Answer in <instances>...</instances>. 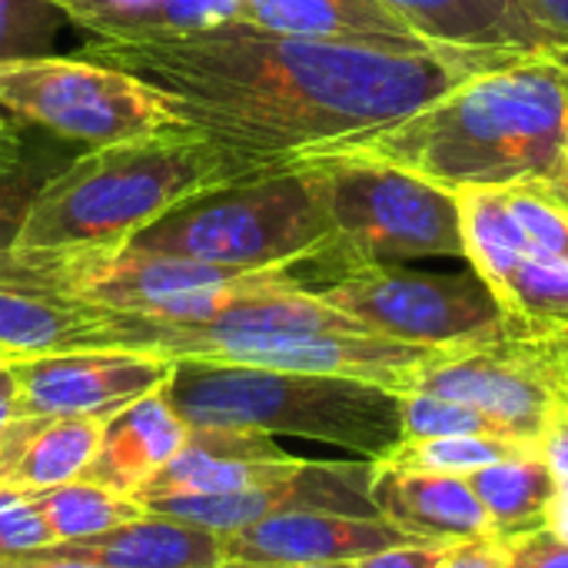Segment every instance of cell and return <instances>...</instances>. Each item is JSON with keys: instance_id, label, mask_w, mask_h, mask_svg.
Returning a JSON list of instances; mask_svg holds the SVG:
<instances>
[{"instance_id": "836d02e7", "label": "cell", "mask_w": 568, "mask_h": 568, "mask_svg": "<svg viewBox=\"0 0 568 568\" xmlns=\"http://www.w3.org/2000/svg\"><path fill=\"white\" fill-rule=\"evenodd\" d=\"M542 459L556 476V486H568V393L566 399L559 403V409L549 416L542 439H539Z\"/></svg>"}, {"instance_id": "8fae6325", "label": "cell", "mask_w": 568, "mask_h": 568, "mask_svg": "<svg viewBox=\"0 0 568 568\" xmlns=\"http://www.w3.org/2000/svg\"><path fill=\"white\" fill-rule=\"evenodd\" d=\"M283 273L293 270L246 273V270L166 256V253L123 250L120 256L97 263L90 273H83L70 296L110 313L196 326V323H210L233 300L280 280Z\"/></svg>"}, {"instance_id": "d6a6232c", "label": "cell", "mask_w": 568, "mask_h": 568, "mask_svg": "<svg viewBox=\"0 0 568 568\" xmlns=\"http://www.w3.org/2000/svg\"><path fill=\"white\" fill-rule=\"evenodd\" d=\"M439 568H506V539L486 536V539L453 542Z\"/></svg>"}, {"instance_id": "7c38bea8", "label": "cell", "mask_w": 568, "mask_h": 568, "mask_svg": "<svg viewBox=\"0 0 568 568\" xmlns=\"http://www.w3.org/2000/svg\"><path fill=\"white\" fill-rule=\"evenodd\" d=\"M173 366V359L140 349H73L13 359V376L23 416L110 419L163 389Z\"/></svg>"}, {"instance_id": "8d00e7d4", "label": "cell", "mask_w": 568, "mask_h": 568, "mask_svg": "<svg viewBox=\"0 0 568 568\" xmlns=\"http://www.w3.org/2000/svg\"><path fill=\"white\" fill-rule=\"evenodd\" d=\"M542 23L559 37V43L568 50V0H532Z\"/></svg>"}, {"instance_id": "4dcf8cb0", "label": "cell", "mask_w": 568, "mask_h": 568, "mask_svg": "<svg viewBox=\"0 0 568 568\" xmlns=\"http://www.w3.org/2000/svg\"><path fill=\"white\" fill-rule=\"evenodd\" d=\"M506 539V568H568V542H562L549 526L503 536Z\"/></svg>"}, {"instance_id": "d6986e66", "label": "cell", "mask_w": 568, "mask_h": 568, "mask_svg": "<svg viewBox=\"0 0 568 568\" xmlns=\"http://www.w3.org/2000/svg\"><path fill=\"white\" fill-rule=\"evenodd\" d=\"M186 436L190 426L170 406L166 393L156 389L106 419L97 456L80 479L136 496L180 453Z\"/></svg>"}, {"instance_id": "277c9868", "label": "cell", "mask_w": 568, "mask_h": 568, "mask_svg": "<svg viewBox=\"0 0 568 568\" xmlns=\"http://www.w3.org/2000/svg\"><path fill=\"white\" fill-rule=\"evenodd\" d=\"M163 393L186 426L300 436L369 463L399 443V393L359 379L180 359Z\"/></svg>"}, {"instance_id": "ab89813d", "label": "cell", "mask_w": 568, "mask_h": 568, "mask_svg": "<svg viewBox=\"0 0 568 568\" xmlns=\"http://www.w3.org/2000/svg\"><path fill=\"white\" fill-rule=\"evenodd\" d=\"M549 193H552V196H556V200H559V203L568 210V170H566V180H562L559 186H552Z\"/></svg>"}, {"instance_id": "4316f807", "label": "cell", "mask_w": 568, "mask_h": 568, "mask_svg": "<svg viewBox=\"0 0 568 568\" xmlns=\"http://www.w3.org/2000/svg\"><path fill=\"white\" fill-rule=\"evenodd\" d=\"M516 453H542V449L516 446L503 439H483V436H426V439H399L373 463L403 473H426V476H469Z\"/></svg>"}, {"instance_id": "30bf717a", "label": "cell", "mask_w": 568, "mask_h": 568, "mask_svg": "<svg viewBox=\"0 0 568 568\" xmlns=\"http://www.w3.org/2000/svg\"><path fill=\"white\" fill-rule=\"evenodd\" d=\"M409 393L466 403L499 423L513 439L539 449L549 416L568 393V349L519 336L459 346L429 363Z\"/></svg>"}, {"instance_id": "8992f818", "label": "cell", "mask_w": 568, "mask_h": 568, "mask_svg": "<svg viewBox=\"0 0 568 568\" xmlns=\"http://www.w3.org/2000/svg\"><path fill=\"white\" fill-rule=\"evenodd\" d=\"M469 270L496 296L509 333L568 349V210L542 186L459 190Z\"/></svg>"}, {"instance_id": "52a82bcc", "label": "cell", "mask_w": 568, "mask_h": 568, "mask_svg": "<svg viewBox=\"0 0 568 568\" xmlns=\"http://www.w3.org/2000/svg\"><path fill=\"white\" fill-rule=\"evenodd\" d=\"M296 166L316 173L333 223L326 253L306 263L326 280L356 266H399L426 256L466 260L453 190L356 156H316Z\"/></svg>"}, {"instance_id": "e0dca14e", "label": "cell", "mask_w": 568, "mask_h": 568, "mask_svg": "<svg viewBox=\"0 0 568 568\" xmlns=\"http://www.w3.org/2000/svg\"><path fill=\"white\" fill-rule=\"evenodd\" d=\"M369 499L386 523L419 542L453 546L496 536L466 476H426L369 463Z\"/></svg>"}, {"instance_id": "4fadbf2b", "label": "cell", "mask_w": 568, "mask_h": 568, "mask_svg": "<svg viewBox=\"0 0 568 568\" xmlns=\"http://www.w3.org/2000/svg\"><path fill=\"white\" fill-rule=\"evenodd\" d=\"M146 513L190 523L220 536L246 529L260 519L323 509L349 516H379L369 499V463H310L286 479L233 493V496H170L143 503Z\"/></svg>"}, {"instance_id": "d4e9b609", "label": "cell", "mask_w": 568, "mask_h": 568, "mask_svg": "<svg viewBox=\"0 0 568 568\" xmlns=\"http://www.w3.org/2000/svg\"><path fill=\"white\" fill-rule=\"evenodd\" d=\"M33 503L43 513L57 542L90 539V536H100L106 529H116L123 523L146 516V506L140 499L110 493L87 479H73V483L33 493Z\"/></svg>"}, {"instance_id": "9a60e30c", "label": "cell", "mask_w": 568, "mask_h": 568, "mask_svg": "<svg viewBox=\"0 0 568 568\" xmlns=\"http://www.w3.org/2000/svg\"><path fill=\"white\" fill-rule=\"evenodd\" d=\"M306 459L290 456L266 433L190 426L180 453L133 496L140 503L170 496H233L303 469Z\"/></svg>"}, {"instance_id": "44dd1931", "label": "cell", "mask_w": 568, "mask_h": 568, "mask_svg": "<svg viewBox=\"0 0 568 568\" xmlns=\"http://www.w3.org/2000/svg\"><path fill=\"white\" fill-rule=\"evenodd\" d=\"M106 419L20 416L0 439V486L27 496L73 483L93 463Z\"/></svg>"}, {"instance_id": "e575fe53", "label": "cell", "mask_w": 568, "mask_h": 568, "mask_svg": "<svg viewBox=\"0 0 568 568\" xmlns=\"http://www.w3.org/2000/svg\"><path fill=\"white\" fill-rule=\"evenodd\" d=\"M20 389L13 376V359H0V439L13 419H20Z\"/></svg>"}, {"instance_id": "5bb4252c", "label": "cell", "mask_w": 568, "mask_h": 568, "mask_svg": "<svg viewBox=\"0 0 568 568\" xmlns=\"http://www.w3.org/2000/svg\"><path fill=\"white\" fill-rule=\"evenodd\" d=\"M230 562L256 566H336L359 562L393 546L419 542L386 523L383 516H349V513H283L260 519L246 529L223 536Z\"/></svg>"}, {"instance_id": "cb8c5ba5", "label": "cell", "mask_w": 568, "mask_h": 568, "mask_svg": "<svg viewBox=\"0 0 568 568\" xmlns=\"http://www.w3.org/2000/svg\"><path fill=\"white\" fill-rule=\"evenodd\" d=\"M87 37H136L196 30L236 20L240 0H57Z\"/></svg>"}, {"instance_id": "f1b7e54d", "label": "cell", "mask_w": 568, "mask_h": 568, "mask_svg": "<svg viewBox=\"0 0 568 568\" xmlns=\"http://www.w3.org/2000/svg\"><path fill=\"white\" fill-rule=\"evenodd\" d=\"M70 27L57 0H0V63L43 57Z\"/></svg>"}, {"instance_id": "ffe728a7", "label": "cell", "mask_w": 568, "mask_h": 568, "mask_svg": "<svg viewBox=\"0 0 568 568\" xmlns=\"http://www.w3.org/2000/svg\"><path fill=\"white\" fill-rule=\"evenodd\" d=\"M30 556L80 559L106 568H220L226 562V542L220 532L146 513L100 536L57 542Z\"/></svg>"}, {"instance_id": "ba28073f", "label": "cell", "mask_w": 568, "mask_h": 568, "mask_svg": "<svg viewBox=\"0 0 568 568\" xmlns=\"http://www.w3.org/2000/svg\"><path fill=\"white\" fill-rule=\"evenodd\" d=\"M0 106L90 150L186 130L160 90L87 57L3 60Z\"/></svg>"}, {"instance_id": "484cf974", "label": "cell", "mask_w": 568, "mask_h": 568, "mask_svg": "<svg viewBox=\"0 0 568 568\" xmlns=\"http://www.w3.org/2000/svg\"><path fill=\"white\" fill-rule=\"evenodd\" d=\"M57 156H23L0 173V286H20V290H40L53 293L50 283L17 260V236L23 230V220L30 213V203L37 200L40 186L57 173Z\"/></svg>"}, {"instance_id": "d590c367", "label": "cell", "mask_w": 568, "mask_h": 568, "mask_svg": "<svg viewBox=\"0 0 568 568\" xmlns=\"http://www.w3.org/2000/svg\"><path fill=\"white\" fill-rule=\"evenodd\" d=\"M23 150H27V143H23L20 126L10 116H0V173L10 170L23 156Z\"/></svg>"}, {"instance_id": "6da1fadb", "label": "cell", "mask_w": 568, "mask_h": 568, "mask_svg": "<svg viewBox=\"0 0 568 568\" xmlns=\"http://www.w3.org/2000/svg\"><path fill=\"white\" fill-rule=\"evenodd\" d=\"M80 57L160 90L183 126L220 146L240 176L286 170L320 146L416 113L483 70L526 60L313 40L240 20L90 37Z\"/></svg>"}, {"instance_id": "ac0fdd59", "label": "cell", "mask_w": 568, "mask_h": 568, "mask_svg": "<svg viewBox=\"0 0 568 568\" xmlns=\"http://www.w3.org/2000/svg\"><path fill=\"white\" fill-rule=\"evenodd\" d=\"M236 20L290 37L346 40L389 50H446L423 40L383 0H240Z\"/></svg>"}, {"instance_id": "3957f363", "label": "cell", "mask_w": 568, "mask_h": 568, "mask_svg": "<svg viewBox=\"0 0 568 568\" xmlns=\"http://www.w3.org/2000/svg\"><path fill=\"white\" fill-rule=\"evenodd\" d=\"M230 180H240L233 160L193 130L87 150L40 186L17 260L70 296L83 273L120 256L163 213Z\"/></svg>"}, {"instance_id": "f35d334b", "label": "cell", "mask_w": 568, "mask_h": 568, "mask_svg": "<svg viewBox=\"0 0 568 568\" xmlns=\"http://www.w3.org/2000/svg\"><path fill=\"white\" fill-rule=\"evenodd\" d=\"M220 568H353V562H336V566H256V562H223Z\"/></svg>"}, {"instance_id": "f546056e", "label": "cell", "mask_w": 568, "mask_h": 568, "mask_svg": "<svg viewBox=\"0 0 568 568\" xmlns=\"http://www.w3.org/2000/svg\"><path fill=\"white\" fill-rule=\"evenodd\" d=\"M47 546H57V539L33 496L0 486V559L30 556Z\"/></svg>"}, {"instance_id": "5b68a950", "label": "cell", "mask_w": 568, "mask_h": 568, "mask_svg": "<svg viewBox=\"0 0 568 568\" xmlns=\"http://www.w3.org/2000/svg\"><path fill=\"white\" fill-rule=\"evenodd\" d=\"M333 223L313 170H273L196 193L133 236L126 250L246 273L300 270L326 253Z\"/></svg>"}, {"instance_id": "7a4b0ae2", "label": "cell", "mask_w": 568, "mask_h": 568, "mask_svg": "<svg viewBox=\"0 0 568 568\" xmlns=\"http://www.w3.org/2000/svg\"><path fill=\"white\" fill-rule=\"evenodd\" d=\"M316 156L386 163L453 193L523 183L552 190L568 170V63L526 57L483 70L416 113L296 163Z\"/></svg>"}, {"instance_id": "9c48e42d", "label": "cell", "mask_w": 568, "mask_h": 568, "mask_svg": "<svg viewBox=\"0 0 568 568\" xmlns=\"http://www.w3.org/2000/svg\"><path fill=\"white\" fill-rule=\"evenodd\" d=\"M313 293L366 329L416 346L459 349L513 336L496 296L476 273L443 276L403 266H356L313 286Z\"/></svg>"}, {"instance_id": "1f68e13d", "label": "cell", "mask_w": 568, "mask_h": 568, "mask_svg": "<svg viewBox=\"0 0 568 568\" xmlns=\"http://www.w3.org/2000/svg\"><path fill=\"white\" fill-rule=\"evenodd\" d=\"M446 552H449L446 542H409V546H393L376 556H366L353 562V568H439Z\"/></svg>"}, {"instance_id": "603a6c76", "label": "cell", "mask_w": 568, "mask_h": 568, "mask_svg": "<svg viewBox=\"0 0 568 568\" xmlns=\"http://www.w3.org/2000/svg\"><path fill=\"white\" fill-rule=\"evenodd\" d=\"M466 479L479 496L496 536H519L549 526L559 486L542 453L506 456L493 466L469 473Z\"/></svg>"}, {"instance_id": "2e32d148", "label": "cell", "mask_w": 568, "mask_h": 568, "mask_svg": "<svg viewBox=\"0 0 568 568\" xmlns=\"http://www.w3.org/2000/svg\"><path fill=\"white\" fill-rule=\"evenodd\" d=\"M423 40L463 53L556 57L568 50L542 23L532 0H383Z\"/></svg>"}, {"instance_id": "74e56055", "label": "cell", "mask_w": 568, "mask_h": 568, "mask_svg": "<svg viewBox=\"0 0 568 568\" xmlns=\"http://www.w3.org/2000/svg\"><path fill=\"white\" fill-rule=\"evenodd\" d=\"M0 568H106V566L80 562V559H50V556H13V559H0Z\"/></svg>"}, {"instance_id": "7402d4cb", "label": "cell", "mask_w": 568, "mask_h": 568, "mask_svg": "<svg viewBox=\"0 0 568 568\" xmlns=\"http://www.w3.org/2000/svg\"><path fill=\"white\" fill-rule=\"evenodd\" d=\"M106 313L60 293L0 286V346L17 359L93 349Z\"/></svg>"}, {"instance_id": "60d3db41", "label": "cell", "mask_w": 568, "mask_h": 568, "mask_svg": "<svg viewBox=\"0 0 568 568\" xmlns=\"http://www.w3.org/2000/svg\"><path fill=\"white\" fill-rule=\"evenodd\" d=\"M0 359H17V356H13V353H7V349L0 346Z\"/></svg>"}, {"instance_id": "83f0119b", "label": "cell", "mask_w": 568, "mask_h": 568, "mask_svg": "<svg viewBox=\"0 0 568 568\" xmlns=\"http://www.w3.org/2000/svg\"><path fill=\"white\" fill-rule=\"evenodd\" d=\"M426 436H483V439H503V443L526 446V443L513 439L486 413H479L466 403L429 396V393H399V439H426Z\"/></svg>"}]
</instances>
